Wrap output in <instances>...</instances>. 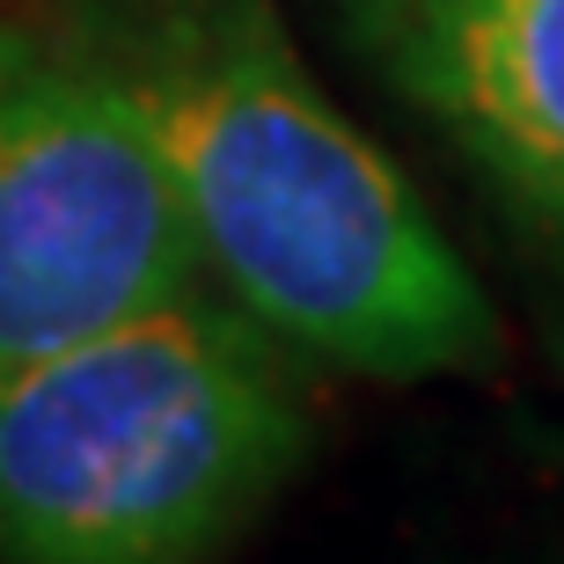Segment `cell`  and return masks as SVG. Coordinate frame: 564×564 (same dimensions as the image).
<instances>
[{
	"label": "cell",
	"instance_id": "obj_2",
	"mask_svg": "<svg viewBox=\"0 0 564 564\" xmlns=\"http://www.w3.org/2000/svg\"><path fill=\"white\" fill-rule=\"evenodd\" d=\"M301 455L272 330L191 286L0 375V564H206Z\"/></svg>",
	"mask_w": 564,
	"mask_h": 564
},
{
	"label": "cell",
	"instance_id": "obj_1",
	"mask_svg": "<svg viewBox=\"0 0 564 564\" xmlns=\"http://www.w3.org/2000/svg\"><path fill=\"white\" fill-rule=\"evenodd\" d=\"M147 126L198 257L279 345L345 375H477L506 345L419 191L315 88L272 0H52Z\"/></svg>",
	"mask_w": 564,
	"mask_h": 564
},
{
	"label": "cell",
	"instance_id": "obj_4",
	"mask_svg": "<svg viewBox=\"0 0 564 564\" xmlns=\"http://www.w3.org/2000/svg\"><path fill=\"white\" fill-rule=\"evenodd\" d=\"M359 37L564 250V0H359Z\"/></svg>",
	"mask_w": 564,
	"mask_h": 564
},
{
	"label": "cell",
	"instance_id": "obj_3",
	"mask_svg": "<svg viewBox=\"0 0 564 564\" xmlns=\"http://www.w3.org/2000/svg\"><path fill=\"white\" fill-rule=\"evenodd\" d=\"M198 272L184 198L96 52L52 8L0 15V375Z\"/></svg>",
	"mask_w": 564,
	"mask_h": 564
}]
</instances>
